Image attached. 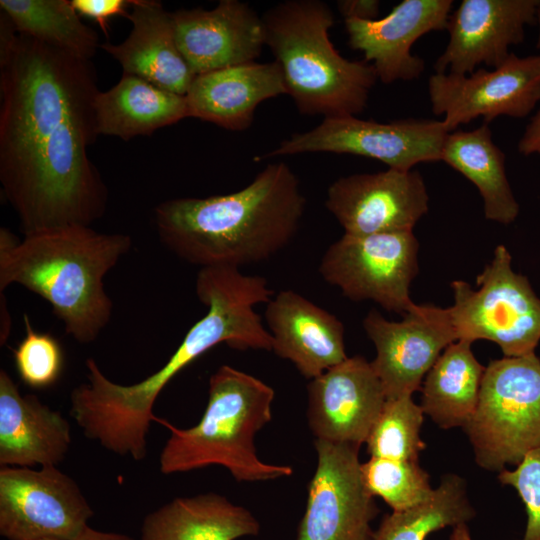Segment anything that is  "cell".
Instances as JSON below:
<instances>
[{"mask_svg": "<svg viewBox=\"0 0 540 540\" xmlns=\"http://www.w3.org/2000/svg\"><path fill=\"white\" fill-rule=\"evenodd\" d=\"M91 60L16 31L0 17V183L24 236L91 226L108 189L88 156L98 134Z\"/></svg>", "mask_w": 540, "mask_h": 540, "instance_id": "6da1fadb", "label": "cell"}, {"mask_svg": "<svg viewBox=\"0 0 540 540\" xmlns=\"http://www.w3.org/2000/svg\"><path fill=\"white\" fill-rule=\"evenodd\" d=\"M195 291L207 312L155 373L121 385L108 379L93 358L86 360L88 382L73 389L70 401L71 416L87 438L115 454L142 460L154 403L179 372L221 343L242 351H272L271 334L255 311L256 305L273 297L264 277L245 275L234 267H204L197 274Z\"/></svg>", "mask_w": 540, "mask_h": 540, "instance_id": "7a4b0ae2", "label": "cell"}, {"mask_svg": "<svg viewBox=\"0 0 540 540\" xmlns=\"http://www.w3.org/2000/svg\"><path fill=\"white\" fill-rule=\"evenodd\" d=\"M305 207L296 174L275 162L234 193L164 201L154 221L160 241L180 259L201 268H239L283 250Z\"/></svg>", "mask_w": 540, "mask_h": 540, "instance_id": "3957f363", "label": "cell"}, {"mask_svg": "<svg viewBox=\"0 0 540 540\" xmlns=\"http://www.w3.org/2000/svg\"><path fill=\"white\" fill-rule=\"evenodd\" d=\"M131 246L129 235L99 233L91 226L44 230L21 241L1 228L0 291L12 284L25 287L51 305L67 335L91 343L113 310L103 279Z\"/></svg>", "mask_w": 540, "mask_h": 540, "instance_id": "277c9868", "label": "cell"}, {"mask_svg": "<svg viewBox=\"0 0 540 540\" xmlns=\"http://www.w3.org/2000/svg\"><path fill=\"white\" fill-rule=\"evenodd\" d=\"M268 46L287 94L301 114L356 116L378 80L372 64L343 57L329 38L330 7L320 0H287L263 15Z\"/></svg>", "mask_w": 540, "mask_h": 540, "instance_id": "5b68a950", "label": "cell"}, {"mask_svg": "<svg viewBox=\"0 0 540 540\" xmlns=\"http://www.w3.org/2000/svg\"><path fill=\"white\" fill-rule=\"evenodd\" d=\"M274 396L262 380L220 366L209 379L208 403L195 426L181 429L155 416L154 421L170 431L160 454V471L173 474L220 465L239 482L291 476L290 466L263 462L255 448L256 434L271 421Z\"/></svg>", "mask_w": 540, "mask_h": 540, "instance_id": "8992f818", "label": "cell"}, {"mask_svg": "<svg viewBox=\"0 0 540 540\" xmlns=\"http://www.w3.org/2000/svg\"><path fill=\"white\" fill-rule=\"evenodd\" d=\"M475 461L498 471L540 446V359L534 353L490 361L476 410L463 427Z\"/></svg>", "mask_w": 540, "mask_h": 540, "instance_id": "52a82bcc", "label": "cell"}, {"mask_svg": "<svg viewBox=\"0 0 540 540\" xmlns=\"http://www.w3.org/2000/svg\"><path fill=\"white\" fill-rule=\"evenodd\" d=\"M511 260L507 248L497 246L476 278L478 289L451 283L454 304L448 307L457 340L494 342L506 357L534 353L540 341V299Z\"/></svg>", "mask_w": 540, "mask_h": 540, "instance_id": "ba28073f", "label": "cell"}, {"mask_svg": "<svg viewBox=\"0 0 540 540\" xmlns=\"http://www.w3.org/2000/svg\"><path fill=\"white\" fill-rule=\"evenodd\" d=\"M418 249L413 231L344 234L326 249L318 271L346 298L404 315L415 304L409 288L418 272Z\"/></svg>", "mask_w": 540, "mask_h": 540, "instance_id": "9c48e42d", "label": "cell"}, {"mask_svg": "<svg viewBox=\"0 0 540 540\" xmlns=\"http://www.w3.org/2000/svg\"><path fill=\"white\" fill-rule=\"evenodd\" d=\"M448 133L442 120L382 123L356 116L330 117L311 130L292 134L263 158L313 152L351 154L409 171L422 162L441 161Z\"/></svg>", "mask_w": 540, "mask_h": 540, "instance_id": "30bf717a", "label": "cell"}, {"mask_svg": "<svg viewBox=\"0 0 540 540\" xmlns=\"http://www.w3.org/2000/svg\"><path fill=\"white\" fill-rule=\"evenodd\" d=\"M93 510L78 484L54 465L0 469V534L8 540H72Z\"/></svg>", "mask_w": 540, "mask_h": 540, "instance_id": "8fae6325", "label": "cell"}, {"mask_svg": "<svg viewBox=\"0 0 540 540\" xmlns=\"http://www.w3.org/2000/svg\"><path fill=\"white\" fill-rule=\"evenodd\" d=\"M314 446L317 466L296 540H373L379 509L362 479L360 447L317 439Z\"/></svg>", "mask_w": 540, "mask_h": 540, "instance_id": "7c38bea8", "label": "cell"}, {"mask_svg": "<svg viewBox=\"0 0 540 540\" xmlns=\"http://www.w3.org/2000/svg\"><path fill=\"white\" fill-rule=\"evenodd\" d=\"M428 94L432 112L443 116L449 132L478 117L486 124L499 116L524 118L540 101V55L511 53L501 66L467 75L435 73Z\"/></svg>", "mask_w": 540, "mask_h": 540, "instance_id": "4fadbf2b", "label": "cell"}, {"mask_svg": "<svg viewBox=\"0 0 540 540\" xmlns=\"http://www.w3.org/2000/svg\"><path fill=\"white\" fill-rule=\"evenodd\" d=\"M363 328L373 342L371 365L387 399L412 396L444 349L457 340L448 308L414 304L399 322L371 310Z\"/></svg>", "mask_w": 540, "mask_h": 540, "instance_id": "5bb4252c", "label": "cell"}, {"mask_svg": "<svg viewBox=\"0 0 540 540\" xmlns=\"http://www.w3.org/2000/svg\"><path fill=\"white\" fill-rule=\"evenodd\" d=\"M428 202L418 171L388 168L338 178L327 190L325 207L344 234L363 236L413 231L427 213Z\"/></svg>", "mask_w": 540, "mask_h": 540, "instance_id": "9a60e30c", "label": "cell"}, {"mask_svg": "<svg viewBox=\"0 0 540 540\" xmlns=\"http://www.w3.org/2000/svg\"><path fill=\"white\" fill-rule=\"evenodd\" d=\"M540 0H463L451 12L448 44L436 73L467 75L478 65L501 66L509 47L524 40L526 25L537 24Z\"/></svg>", "mask_w": 540, "mask_h": 540, "instance_id": "2e32d148", "label": "cell"}, {"mask_svg": "<svg viewBox=\"0 0 540 540\" xmlns=\"http://www.w3.org/2000/svg\"><path fill=\"white\" fill-rule=\"evenodd\" d=\"M308 425L315 439L360 447L386 402L371 362L356 355L310 380Z\"/></svg>", "mask_w": 540, "mask_h": 540, "instance_id": "e0dca14e", "label": "cell"}, {"mask_svg": "<svg viewBox=\"0 0 540 540\" xmlns=\"http://www.w3.org/2000/svg\"><path fill=\"white\" fill-rule=\"evenodd\" d=\"M178 48L195 75L254 62L266 45L265 25L247 3L221 0L211 10L172 13Z\"/></svg>", "mask_w": 540, "mask_h": 540, "instance_id": "ac0fdd59", "label": "cell"}, {"mask_svg": "<svg viewBox=\"0 0 540 540\" xmlns=\"http://www.w3.org/2000/svg\"><path fill=\"white\" fill-rule=\"evenodd\" d=\"M452 6V0H403L381 19H345L348 44L363 53L384 84L416 79L425 62L411 47L423 35L446 29Z\"/></svg>", "mask_w": 540, "mask_h": 540, "instance_id": "d6986e66", "label": "cell"}, {"mask_svg": "<svg viewBox=\"0 0 540 540\" xmlns=\"http://www.w3.org/2000/svg\"><path fill=\"white\" fill-rule=\"evenodd\" d=\"M272 351L311 380L348 358L344 325L332 313L293 290H282L264 313Z\"/></svg>", "mask_w": 540, "mask_h": 540, "instance_id": "ffe728a7", "label": "cell"}, {"mask_svg": "<svg viewBox=\"0 0 540 540\" xmlns=\"http://www.w3.org/2000/svg\"><path fill=\"white\" fill-rule=\"evenodd\" d=\"M282 94L287 90L280 66L254 61L196 75L185 97L188 117L243 131L260 103Z\"/></svg>", "mask_w": 540, "mask_h": 540, "instance_id": "44dd1931", "label": "cell"}, {"mask_svg": "<svg viewBox=\"0 0 540 540\" xmlns=\"http://www.w3.org/2000/svg\"><path fill=\"white\" fill-rule=\"evenodd\" d=\"M131 8L128 37L119 44L103 43L100 48L119 62L123 74L185 96L196 75L178 48L172 13L155 0H134Z\"/></svg>", "mask_w": 540, "mask_h": 540, "instance_id": "7402d4cb", "label": "cell"}, {"mask_svg": "<svg viewBox=\"0 0 540 540\" xmlns=\"http://www.w3.org/2000/svg\"><path fill=\"white\" fill-rule=\"evenodd\" d=\"M64 416L35 395H22L6 370H0L1 466H57L71 445Z\"/></svg>", "mask_w": 540, "mask_h": 540, "instance_id": "603a6c76", "label": "cell"}, {"mask_svg": "<svg viewBox=\"0 0 540 540\" xmlns=\"http://www.w3.org/2000/svg\"><path fill=\"white\" fill-rule=\"evenodd\" d=\"M259 532L260 523L251 511L210 492L174 498L149 513L141 540H236Z\"/></svg>", "mask_w": 540, "mask_h": 540, "instance_id": "cb8c5ba5", "label": "cell"}, {"mask_svg": "<svg viewBox=\"0 0 540 540\" xmlns=\"http://www.w3.org/2000/svg\"><path fill=\"white\" fill-rule=\"evenodd\" d=\"M99 135L125 141L175 124L188 117L186 97L135 75L123 74L119 82L95 99Z\"/></svg>", "mask_w": 540, "mask_h": 540, "instance_id": "d4e9b609", "label": "cell"}, {"mask_svg": "<svg viewBox=\"0 0 540 540\" xmlns=\"http://www.w3.org/2000/svg\"><path fill=\"white\" fill-rule=\"evenodd\" d=\"M441 161L460 172L478 189L486 219L502 224L519 214L505 170V154L494 144L488 124L470 131H452L445 138Z\"/></svg>", "mask_w": 540, "mask_h": 540, "instance_id": "484cf974", "label": "cell"}, {"mask_svg": "<svg viewBox=\"0 0 540 540\" xmlns=\"http://www.w3.org/2000/svg\"><path fill=\"white\" fill-rule=\"evenodd\" d=\"M471 342L449 344L421 385V408L442 429L464 427L473 416L485 368L475 357Z\"/></svg>", "mask_w": 540, "mask_h": 540, "instance_id": "4316f807", "label": "cell"}, {"mask_svg": "<svg viewBox=\"0 0 540 540\" xmlns=\"http://www.w3.org/2000/svg\"><path fill=\"white\" fill-rule=\"evenodd\" d=\"M1 12L16 31L77 57L91 60L97 33L80 20L68 0H1Z\"/></svg>", "mask_w": 540, "mask_h": 540, "instance_id": "83f0119b", "label": "cell"}, {"mask_svg": "<svg viewBox=\"0 0 540 540\" xmlns=\"http://www.w3.org/2000/svg\"><path fill=\"white\" fill-rule=\"evenodd\" d=\"M475 514L465 480L455 474H446L428 501L385 515L373 540H426L438 530L467 524Z\"/></svg>", "mask_w": 540, "mask_h": 540, "instance_id": "f1b7e54d", "label": "cell"}, {"mask_svg": "<svg viewBox=\"0 0 540 540\" xmlns=\"http://www.w3.org/2000/svg\"><path fill=\"white\" fill-rule=\"evenodd\" d=\"M424 415L412 396L386 399L365 442L370 457L418 461L426 448L420 436Z\"/></svg>", "mask_w": 540, "mask_h": 540, "instance_id": "f546056e", "label": "cell"}, {"mask_svg": "<svg viewBox=\"0 0 540 540\" xmlns=\"http://www.w3.org/2000/svg\"><path fill=\"white\" fill-rule=\"evenodd\" d=\"M364 485L393 511H404L428 501L434 493L428 473L418 461L370 457L361 463Z\"/></svg>", "mask_w": 540, "mask_h": 540, "instance_id": "4dcf8cb0", "label": "cell"}, {"mask_svg": "<svg viewBox=\"0 0 540 540\" xmlns=\"http://www.w3.org/2000/svg\"><path fill=\"white\" fill-rule=\"evenodd\" d=\"M25 337L13 350L16 370L23 383L34 389L50 387L59 379L64 354L58 340L49 333L34 330L24 315Z\"/></svg>", "mask_w": 540, "mask_h": 540, "instance_id": "1f68e13d", "label": "cell"}, {"mask_svg": "<svg viewBox=\"0 0 540 540\" xmlns=\"http://www.w3.org/2000/svg\"><path fill=\"white\" fill-rule=\"evenodd\" d=\"M503 485L516 490L526 511L521 540H540V446L530 451L514 469L498 474Z\"/></svg>", "mask_w": 540, "mask_h": 540, "instance_id": "d6a6232c", "label": "cell"}, {"mask_svg": "<svg viewBox=\"0 0 540 540\" xmlns=\"http://www.w3.org/2000/svg\"><path fill=\"white\" fill-rule=\"evenodd\" d=\"M134 0H72L71 4L80 16L94 20L108 37L109 20L115 16L128 15Z\"/></svg>", "mask_w": 540, "mask_h": 540, "instance_id": "836d02e7", "label": "cell"}, {"mask_svg": "<svg viewBox=\"0 0 540 540\" xmlns=\"http://www.w3.org/2000/svg\"><path fill=\"white\" fill-rule=\"evenodd\" d=\"M379 7L378 0H340L337 2L338 11L344 20H375L379 14Z\"/></svg>", "mask_w": 540, "mask_h": 540, "instance_id": "e575fe53", "label": "cell"}, {"mask_svg": "<svg viewBox=\"0 0 540 540\" xmlns=\"http://www.w3.org/2000/svg\"><path fill=\"white\" fill-rule=\"evenodd\" d=\"M539 37L537 48L540 49V5L538 9ZM518 151L525 155L537 153L540 155V109L535 116L532 117L530 123L525 129L523 136L518 143Z\"/></svg>", "mask_w": 540, "mask_h": 540, "instance_id": "d590c367", "label": "cell"}, {"mask_svg": "<svg viewBox=\"0 0 540 540\" xmlns=\"http://www.w3.org/2000/svg\"><path fill=\"white\" fill-rule=\"evenodd\" d=\"M72 540H135L133 537L115 532H104L87 526L78 536Z\"/></svg>", "mask_w": 540, "mask_h": 540, "instance_id": "8d00e7d4", "label": "cell"}, {"mask_svg": "<svg viewBox=\"0 0 540 540\" xmlns=\"http://www.w3.org/2000/svg\"><path fill=\"white\" fill-rule=\"evenodd\" d=\"M1 311L4 312V315L1 314V331H0V343L1 345L5 344L11 330V318L8 313L5 299L3 300V295L1 294Z\"/></svg>", "mask_w": 540, "mask_h": 540, "instance_id": "74e56055", "label": "cell"}, {"mask_svg": "<svg viewBox=\"0 0 540 540\" xmlns=\"http://www.w3.org/2000/svg\"><path fill=\"white\" fill-rule=\"evenodd\" d=\"M449 540H473L467 524L453 527Z\"/></svg>", "mask_w": 540, "mask_h": 540, "instance_id": "f35d334b", "label": "cell"}]
</instances>
